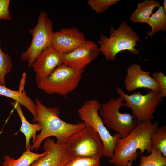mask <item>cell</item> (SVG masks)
<instances>
[{
	"label": "cell",
	"mask_w": 166,
	"mask_h": 166,
	"mask_svg": "<svg viewBox=\"0 0 166 166\" xmlns=\"http://www.w3.org/2000/svg\"><path fill=\"white\" fill-rule=\"evenodd\" d=\"M158 121L140 122L128 135L118 139L116 142L113 157L109 162L117 166H128L135 161L139 155L146 151L150 153L152 149L151 137L159 128Z\"/></svg>",
	"instance_id": "1"
},
{
	"label": "cell",
	"mask_w": 166,
	"mask_h": 166,
	"mask_svg": "<svg viewBox=\"0 0 166 166\" xmlns=\"http://www.w3.org/2000/svg\"><path fill=\"white\" fill-rule=\"evenodd\" d=\"M35 103L37 116L32 122H38L41 129V132L37 135L35 141L31 145V150H37L43 140L52 136L57 138V144L65 145L72 135L86 126L83 122L73 124L64 121L59 117V110L57 107H47L37 99Z\"/></svg>",
	"instance_id": "2"
},
{
	"label": "cell",
	"mask_w": 166,
	"mask_h": 166,
	"mask_svg": "<svg viewBox=\"0 0 166 166\" xmlns=\"http://www.w3.org/2000/svg\"><path fill=\"white\" fill-rule=\"evenodd\" d=\"M110 27V36L101 34L98 41L100 52L107 61H114L116 55L120 52L128 51L134 55H139L137 42H141L137 34L124 21L115 30Z\"/></svg>",
	"instance_id": "3"
},
{
	"label": "cell",
	"mask_w": 166,
	"mask_h": 166,
	"mask_svg": "<svg viewBox=\"0 0 166 166\" xmlns=\"http://www.w3.org/2000/svg\"><path fill=\"white\" fill-rule=\"evenodd\" d=\"M101 106V104L97 99L88 100L78 109V114L86 126L92 128L99 135L104 145V156L111 158L117 140L121 137L117 133L112 135L105 126L98 113Z\"/></svg>",
	"instance_id": "4"
},
{
	"label": "cell",
	"mask_w": 166,
	"mask_h": 166,
	"mask_svg": "<svg viewBox=\"0 0 166 166\" xmlns=\"http://www.w3.org/2000/svg\"><path fill=\"white\" fill-rule=\"evenodd\" d=\"M116 91L125 102L121 104V106L130 108L138 123L151 121L154 118L156 109L162 102L163 98L160 91L149 90L145 94L138 92L128 95L119 87L117 88Z\"/></svg>",
	"instance_id": "5"
},
{
	"label": "cell",
	"mask_w": 166,
	"mask_h": 166,
	"mask_svg": "<svg viewBox=\"0 0 166 166\" xmlns=\"http://www.w3.org/2000/svg\"><path fill=\"white\" fill-rule=\"evenodd\" d=\"M82 73L62 63L37 84V87L48 94H57L66 98L77 87Z\"/></svg>",
	"instance_id": "6"
},
{
	"label": "cell",
	"mask_w": 166,
	"mask_h": 166,
	"mask_svg": "<svg viewBox=\"0 0 166 166\" xmlns=\"http://www.w3.org/2000/svg\"><path fill=\"white\" fill-rule=\"evenodd\" d=\"M53 22L47 13H40L38 22L33 28L29 29L32 36L31 44L20 55L23 61L30 67L38 56L44 50L51 46L53 37Z\"/></svg>",
	"instance_id": "7"
},
{
	"label": "cell",
	"mask_w": 166,
	"mask_h": 166,
	"mask_svg": "<svg viewBox=\"0 0 166 166\" xmlns=\"http://www.w3.org/2000/svg\"><path fill=\"white\" fill-rule=\"evenodd\" d=\"M123 101L120 96L111 99L101 104L100 116L104 124L119 134L121 138L126 136L138 122L132 115L119 111Z\"/></svg>",
	"instance_id": "8"
},
{
	"label": "cell",
	"mask_w": 166,
	"mask_h": 166,
	"mask_svg": "<svg viewBox=\"0 0 166 166\" xmlns=\"http://www.w3.org/2000/svg\"><path fill=\"white\" fill-rule=\"evenodd\" d=\"M75 157H96L104 156V145L98 134L87 126L72 135L66 144Z\"/></svg>",
	"instance_id": "9"
},
{
	"label": "cell",
	"mask_w": 166,
	"mask_h": 166,
	"mask_svg": "<svg viewBox=\"0 0 166 166\" xmlns=\"http://www.w3.org/2000/svg\"><path fill=\"white\" fill-rule=\"evenodd\" d=\"M97 45L90 40H86L71 52L63 55V64L83 72L89 64L100 54Z\"/></svg>",
	"instance_id": "10"
},
{
	"label": "cell",
	"mask_w": 166,
	"mask_h": 166,
	"mask_svg": "<svg viewBox=\"0 0 166 166\" xmlns=\"http://www.w3.org/2000/svg\"><path fill=\"white\" fill-rule=\"evenodd\" d=\"M43 148L47 153L35 160L30 166H63L75 157L66 145L56 143L48 138L45 140Z\"/></svg>",
	"instance_id": "11"
},
{
	"label": "cell",
	"mask_w": 166,
	"mask_h": 166,
	"mask_svg": "<svg viewBox=\"0 0 166 166\" xmlns=\"http://www.w3.org/2000/svg\"><path fill=\"white\" fill-rule=\"evenodd\" d=\"M63 55L51 46L38 56L31 67L35 73L37 84L47 78L63 63Z\"/></svg>",
	"instance_id": "12"
},
{
	"label": "cell",
	"mask_w": 166,
	"mask_h": 166,
	"mask_svg": "<svg viewBox=\"0 0 166 166\" xmlns=\"http://www.w3.org/2000/svg\"><path fill=\"white\" fill-rule=\"evenodd\" d=\"M86 40L84 34L77 28H62L53 33L51 46L65 54L71 52Z\"/></svg>",
	"instance_id": "13"
},
{
	"label": "cell",
	"mask_w": 166,
	"mask_h": 166,
	"mask_svg": "<svg viewBox=\"0 0 166 166\" xmlns=\"http://www.w3.org/2000/svg\"><path fill=\"white\" fill-rule=\"evenodd\" d=\"M124 83L126 89L131 92L139 88L160 91L158 82L150 76L149 71H144L137 64L132 63L127 69Z\"/></svg>",
	"instance_id": "14"
},
{
	"label": "cell",
	"mask_w": 166,
	"mask_h": 166,
	"mask_svg": "<svg viewBox=\"0 0 166 166\" xmlns=\"http://www.w3.org/2000/svg\"><path fill=\"white\" fill-rule=\"evenodd\" d=\"M0 95L11 98L18 102L21 106H24L33 116L32 121L36 118L37 114L35 103L27 96L23 87H21L18 90L16 91L0 85Z\"/></svg>",
	"instance_id": "15"
},
{
	"label": "cell",
	"mask_w": 166,
	"mask_h": 166,
	"mask_svg": "<svg viewBox=\"0 0 166 166\" xmlns=\"http://www.w3.org/2000/svg\"><path fill=\"white\" fill-rule=\"evenodd\" d=\"M10 104L16 111L21 120V125L20 131L25 137V148L26 150L30 144V139L32 138L33 143L35 141L37 132L41 130V125L38 122L32 124L28 121L22 110L21 105L18 102L15 101L11 102Z\"/></svg>",
	"instance_id": "16"
},
{
	"label": "cell",
	"mask_w": 166,
	"mask_h": 166,
	"mask_svg": "<svg viewBox=\"0 0 166 166\" xmlns=\"http://www.w3.org/2000/svg\"><path fill=\"white\" fill-rule=\"evenodd\" d=\"M160 6V3L154 0H145L139 3L135 11L129 19L135 23H143L148 24V21L154 9Z\"/></svg>",
	"instance_id": "17"
},
{
	"label": "cell",
	"mask_w": 166,
	"mask_h": 166,
	"mask_svg": "<svg viewBox=\"0 0 166 166\" xmlns=\"http://www.w3.org/2000/svg\"><path fill=\"white\" fill-rule=\"evenodd\" d=\"M31 145L30 144L28 148L17 159L11 158L8 155H5L2 166H30L35 160L47 152L46 150L40 154L33 152L31 151Z\"/></svg>",
	"instance_id": "18"
},
{
	"label": "cell",
	"mask_w": 166,
	"mask_h": 166,
	"mask_svg": "<svg viewBox=\"0 0 166 166\" xmlns=\"http://www.w3.org/2000/svg\"><path fill=\"white\" fill-rule=\"evenodd\" d=\"M148 24L152 28V30L148 32V34L151 37L160 31H166V13L162 6H160L156 12L151 15L148 20Z\"/></svg>",
	"instance_id": "19"
},
{
	"label": "cell",
	"mask_w": 166,
	"mask_h": 166,
	"mask_svg": "<svg viewBox=\"0 0 166 166\" xmlns=\"http://www.w3.org/2000/svg\"><path fill=\"white\" fill-rule=\"evenodd\" d=\"M152 149L160 151L163 156L166 157V126L159 128L151 136Z\"/></svg>",
	"instance_id": "20"
},
{
	"label": "cell",
	"mask_w": 166,
	"mask_h": 166,
	"mask_svg": "<svg viewBox=\"0 0 166 166\" xmlns=\"http://www.w3.org/2000/svg\"><path fill=\"white\" fill-rule=\"evenodd\" d=\"M166 166V157L163 156L161 152L158 150L153 149L147 156H141L138 166Z\"/></svg>",
	"instance_id": "21"
},
{
	"label": "cell",
	"mask_w": 166,
	"mask_h": 166,
	"mask_svg": "<svg viewBox=\"0 0 166 166\" xmlns=\"http://www.w3.org/2000/svg\"><path fill=\"white\" fill-rule=\"evenodd\" d=\"M0 41V85L5 86V78L10 73L13 67L10 55L2 49Z\"/></svg>",
	"instance_id": "22"
},
{
	"label": "cell",
	"mask_w": 166,
	"mask_h": 166,
	"mask_svg": "<svg viewBox=\"0 0 166 166\" xmlns=\"http://www.w3.org/2000/svg\"><path fill=\"white\" fill-rule=\"evenodd\" d=\"M63 166H100V159L96 157H77Z\"/></svg>",
	"instance_id": "23"
},
{
	"label": "cell",
	"mask_w": 166,
	"mask_h": 166,
	"mask_svg": "<svg viewBox=\"0 0 166 166\" xmlns=\"http://www.w3.org/2000/svg\"><path fill=\"white\" fill-rule=\"evenodd\" d=\"M119 0H89L88 4L96 13L105 11L113 5L117 4Z\"/></svg>",
	"instance_id": "24"
},
{
	"label": "cell",
	"mask_w": 166,
	"mask_h": 166,
	"mask_svg": "<svg viewBox=\"0 0 166 166\" xmlns=\"http://www.w3.org/2000/svg\"><path fill=\"white\" fill-rule=\"evenodd\" d=\"M10 2V0H0V20L12 19V16L9 9Z\"/></svg>",
	"instance_id": "25"
},
{
	"label": "cell",
	"mask_w": 166,
	"mask_h": 166,
	"mask_svg": "<svg viewBox=\"0 0 166 166\" xmlns=\"http://www.w3.org/2000/svg\"><path fill=\"white\" fill-rule=\"evenodd\" d=\"M158 82L160 88V92L163 97L166 96V76L161 72H155L152 77Z\"/></svg>",
	"instance_id": "26"
},
{
	"label": "cell",
	"mask_w": 166,
	"mask_h": 166,
	"mask_svg": "<svg viewBox=\"0 0 166 166\" xmlns=\"http://www.w3.org/2000/svg\"><path fill=\"white\" fill-rule=\"evenodd\" d=\"M164 12L166 13V0H164L163 1V5L162 6Z\"/></svg>",
	"instance_id": "27"
},
{
	"label": "cell",
	"mask_w": 166,
	"mask_h": 166,
	"mask_svg": "<svg viewBox=\"0 0 166 166\" xmlns=\"http://www.w3.org/2000/svg\"><path fill=\"white\" fill-rule=\"evenodd\" d=\"M132 162H130L128 165V166H131V165H132Z\"/></svg>",
	"instance_id": "28"
}]
</instances>
